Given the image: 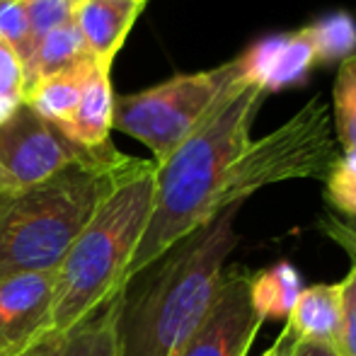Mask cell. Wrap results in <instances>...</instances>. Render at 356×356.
<instances>
[{
	"label": "cell",
	"mask_w": 356,
	"mask_h": 356,
	"mask_svg": "<svg viewBox=\"0 0 356 356\" xmlns=\"http://www.w3.org/2000/svg\"><path fill=\"white\" fill-rule=\"evenodd\" d=\"M240 207L216 213L117 293V356H175L209 315L238 248Z\"/></svg>",
	"instance_id": "obj_1"
},
{
	"label": "cell",
	"mask_w": 356,
	"mask_h": 356,
	"mask_svg": "<svg viewBox=\"0 0 356 356\" xmlns=\"http://www.w3.org/2000/svg\"><path fill=\"white\" fill-rule=\"evenodd\" d=\"M267 95L264 85L243 75L220 95L204 122L155 165L153 211L124 284L220 213V189L233 163L252 141L250 131Z\"/></svg>",
	"instance_id": "obj_2"
},
{
	"label": "cell",
	"mask_w": 356,
	"mask_h": 356,
	"mask_svg": "<svg viewBox=\"0 0 356 356\" xmlns=\"http://www.w3.org/2000/svg\"><path fill=\"white\" fill-rule=\"evenodd\" d=\"M136 158L112 143L54 177L17 189L0 202V279L56 272L75 238Z\"/></svg>",
	"instance_id": "obj_3"
},
{
	"label": "cell",
	"mask_w": 356,
	"mask_h": 356,
	"mask_svg": "<svg viewBox=\"0 0 356 356\" xmlns=\"http://www.w3.org/2000/svg\"><path fill=\"white\" fill-rule=\"evenodd\" d=\"M155 197V163L141 160L114 184L56 269L51 332L68 334L122 291Z\"/></svg>",
	"instance_id": "obj_4"
},
{
	"label": "cell",
	"mask_w": 356,
	"mask_h": 356,
	"mask_svg": "<svg viewBox=\"0 0 356 356\" xmlns=\"http://www.w3.org/2000/svg\"><path fill=\"white\" fill-rule=\"evenodd\" d=\"M339 158L332 131V112L323 95H313L289 122L267 134L233 163L218 197V211L243 207L254 192L289 179H320Z\"/></svg>",
	"instance_id": "obj_5"
},
{
	"label": "cell",
	"mask_w": 356,
	"mask_h": 356,
	"mask_svg": "<svg viewBox=\"0 0 356 356\" xmlns=\"http://www.w3.org/2000/svg\"><path fill=\"white\" fill-rule=\"evenodd\" d=\"M245 75L243 56L199 73H179L141 92L114 97V129L141 141L163 163L199 124L220 95Z\"/></svg>",
	"instance_id": "obj_6"
},
{
	"label": "cell",
	"mask_w": 356,
	"mask_h": 356,
	"mask_svg": "<svg viewBox=\"0 0 356 356\" xmlns=\"http://www.w3.org/2000/svg\"><path fill=\"white\" fill-rule=\"evenodd\" d=\"M92 153L73 143L56 124L42 119L24 102L0 124V165L22 189L54 177Z\"/></svg>",
	"instance_id": "obj_7"
},
{
	"label": "cell",
	"mask_w": 356,
	"mask_h": 356,
	"mask_svg": "<svg viewBox=\"0 0 356 356\" xmlns=\"http://www.w3.org/2000/svg\"><path fill=\"white\" fill-rule=\"evenodd\" d=\"M250 274L240 264L225 267L211 310L175 356H248L264 325L250 300Z\"/></svg>",
	"instance_id": "obj_8"
},
{
	"label": "cell",
	"mask_w": 356,
	"mask_h": 356,
	"mask_svg": "<svg viewBox=\"0 0 356 356\" xmlns=\"http://www.w3.org/2000/svg\"><path fill=\"white\" fill-rule=\"evenodd\" d=\"M56 272L0 279V356H19L51 332Z\"/></svg>",
	"instance_id": "obj_9"
},
{
	"label": "cell",
	"mask_w": 356,
	"mask_h": 356,
	"mask_svg": "<svg viewBox=\"0 0 356 356\" xmlns=\"http://www.w3.org/2000/svg\"><path fill=\"white\" fill-rule=\"evenodd\" d=\"M240 56L245 61V78L257 80L267 92L300 83L318 63H323L310 24L282 37L262 39Z\"/></svg>",
	"instance_id": "obj_10"
},
{
	"label": "cell",
	"mask_w": 356,
	"mask_h": 356,
	"mask_svg": "<svg viewBox=\"0 0 356 356\" xmlns=\"http://www.w3.org/2000/svg\"><path fill=\"white\" fill-rule=\"evenodd\" d=\"M145 5L114 3V0H83L73 10V22L85 42L90 58L97 66L112 68L119 49L136 24Z\"/></svg>",
	"instance_id": "obj_11"
},
{
	"label": "cell",
	"mask_w": 356,
	"mask_h": 356,
	"mask_svg": "<svg viewBox=\"0 0 356 356\" xmlns=\"http://www.w3.org/2000/svg\"><path fill=\"white\" fill-rule=\"evenodd\" d=\"M286 327L300 342H318L337 352L342 327V286L313 284L300 291Z\"/></svg>",
	"instance_id": "obj_12"
},
{
	"label": "cell",
	"mask_w": 356,
	"mask_h": 356,
	"mask_svg": "<svg viewBox=\"0 0 356 356\" xmlns=\"http://www.w3.org/2000/svg\"><path fill=\"white\" fill-rule=\"evenodd\" d=\"M112 68L97 66L83 90L78 107L68 124L61 129L73 143L85 150H97L109 145V134L114 129V90L109 80Z\"/></svg>",
	"instance_id": "obj_13"
},
{
	"label": "cell",
	"mask_w": 356,
	"mask_h": 356,
	"mask_svg": "<svg viewBox=\"0 0 356 356\" xmlns=\"http://www.w3.org/2000/svg\"><path fill=\"white\" fill-rule=\"evenodd\" d=\"M95 68H97V63L92 58H83V61H78L66 71L51 75V78H44L42 83L27 90L24 104L29 109H34L42 119L63 129L68 124V119H71V114L75 112V107H78L83 90Z\"/></svg>",
	"instance_id": "obj_14"
},
{
	"label": "cell",
	"mask_w": 356,
	"mask_h": 356,
	"mask_svg": "<svg viewBox=\"0 0 356 356\" xmlns=\"http://www.w3.org/2000/svg\"><path fill=\"white\" fill-rule=\"evenodd\" d=\"M300 291H303V277L286 259L250 274V300L262 323L267 320L286 323Z\"/></svg>",
	"instance_id": "obj_15"
},
{
	"label": "cell",
	"mask_w": 356,
	"mask_h": 356,
	"mask_svg": "<svg viewBox=\"0 0 356 356\" xmlns=\"http://www.w3.org/2000/svg\"><path fill=\"white\" fill-rule=\"evenodd\" d=\"M83 58H90L85 42L80 37L75 22H66L63 27L49 32L47 37H42L34 44L29 58L22 63L24 68V88H34L37 83H42L44 78L66 71V68L75 66ZM24 90V95H27Z\"/></svg>",
	"instance_id": "obj_16"
},
{
	"label": "cell",
	"mask_w": 356,
	"mask_h": 356,
	"mask_svg": "<svg viewBox=\"0 0 356 356\" xmlns=\"http://www.w3.org/2000/svg\"><path fill=\"white\" fill-rule=\"evenodd\" d=\"M114 315H117V296L95 310L78 327L63 334V356H117Z\"/></svg>",
	"instance_id": "obj_17"
},
{
	"label": "cell",
	"mask_w": 356,
	"mask_h": 356,
	"mask_svg": "<svg viewBox=\"0 0 356 356\" xmlns=\"http://www.w3.org/2000/svg\"><path fill=\"white\" fill-rule=\"evenodd\" d=\"M330 112L339 153L356 155V54L339 63Z\"/></svg>",
	"instance_id": "obj_18"
},
{
	"label": "cell",
	"mask_w": 356,
	"mask_h": 356,
	"mask_svg": "<svg viewBox=\"0 0 356 356\" xmlns=\"http://www.w3.org/2000/svg\"><path fill=\"white\" fill-rule=\"evenodd\" d=\"M310 29H313V37L315 44H318L320 61L323 63H342L344 58L356 54V24L349 15H330V17L310 24Z\"/></svg>",
	"instance_id": "obj_19"
},
{
	"label": "cell",
	"mask_w": 356,
	"mask_h": 356,
	"mask_svg": "<svg viewBox=\"0 0 356 356\" xmlns=\"http://www.w3.org/2000/svg\"><path fill=\"white\" fill-rule=\"evenodd\" d=\"M325 202L332 213L356 220V155L339 153L325 177Z\"/></svg>",
	"instance_id": "obj_20"
},
{
	"label": "cell",
	"mask_w": 356,
	"mask_h": 356,
	"mask_svg": "<svg viewBox=\"0 0 356 356\" xmlns=\"http://www.w3.org/2000/svg\"><path fill=\"white\" fill-rule=\"evenodd\" d=\"M24 8H27V17H29L32 49L49 32L71 22L75 10L71 0H24Z\"/></svg>",
	"instance_id": "obj_21"
},
{
	"label": "cell",
	"mask_w": 356,
	"mask_h": 356,
	"mask_svg": "<svg viewBox=\"0 0 356 356\" xmlns=\"http://www.w3.org/2000/svg\"><path fill=\"white\" fill-rule=\"evenodd\" d=\"M0 39L17 51L19 61H27L32 54L27 8L19 0H0Z\"/></svg>",
	"instance_id": "obj_22"
},
{
	"label": "cell",
	"mask_w": 356,
	"mask_h": 356,
	"mask_svg": "<svg viewBox=\"0 0 356 356\" xmlns=\"http://www.w3.org/2000/svg\"><path fill=\"white\" fill-rule=\"evenodd\" d=\"M24 68L17 51L0 39V102H24Z\"/></svg>",
	"instance_id": "obj_23"
},
{
	"label": "cell",
	"mask_w": 356,
	"mask_h": 356,
	"mask_svg": "<svg viewBox=\"0 0 356 356\" xmlns=\"http://www.w3.org/2000/svg\"><path fill=\"white\" fill-rule=\"evenodd\" d=\"M342 286V327H339V356H356V264H352Z\"/></svg>",
	"instance_id": "obj_24"
},
{
	"label": "cell",
	"mask_w": 356,
	"mask_h": 356,
	"mask_svg": "<svg viewBox=\"0 0 356 356\" xmlns=\"http://www.w3.org/2000/svg\"><path fill=\"white\" fill-rule=\"evenodd\" d=\"M318 228L325 238H330L337 248H342L344 252L352 257V262L356 264V220L342 218V216L327 211V213L320 216Z\"/></svg>",
	"instance_id": "obj_25"
},
{
	"label": "cell",
	"mask_w": 356,
	"mask_h": 356,
	"mask_svg": "<svg viewBox=\"0 0 356 356\" xmlns=\"http://www.w3.org/2000/svg\"><path fill=\"white\" fill-rule=\"evenodd\" d=\"M19 356H63V337L49 332L47 337H42L37 344H32L27 352H22Z\"/></svg>",
	"instance_id": "obj_26"
},
{
	"label": "cell",
	"mask_w": 356,
	"mask_h": 356,
	"mask_svg": "<svg viewBox=\"0 0 356 356\" xmlns=\"http://www.w3.org/2000/svg\"><path fill=\"white\" fill-rule=\"evenodd\" d=\"M289 356H339L334 352L332 347H325V344H318V342H300L296 339L293 347H291Z\"/></svg>",
	"instance_id": "obj_27"
},
{
	"label": "cell",
	"mask_w": 356,
	"mask_h": 356,
	"mask_svg": "<svg viewBox=\"0 0 356 356\" xmlns=\"http://www.w3.org/2000/svg\"><path fill=\"white\" fill-rule=\"evenodd\" d=\"M293 342H296V337L291 334V330L286 327V323H284V330L279 332V337L274 339V344L262 356H289L291 347H293Z\"/></svg>",
	"instance_id": "obj_28"
},
{
	"label": "cell",
	"mask_w": 356,
	"mask_h": 356,
	"mask_svg": "<svg viewBox=\"0 0 356 356\" xmlns=\"http://www.w3.org/2000/svg\"><path fill=\"white\" fill-rule=\"evenodd\" d=\"M17 189H22L17 182H15L13 177H10V172L8 170L0 165V202H3L5 197H10V194H15Z\"/></svg>",
	"instance_id": "obj_29"
},
{
	"label": "cell",
	"mask_w": 356,
	"mask_h": 356,
	"mask_svg": "<svg viewBox=\"0 0 356 356\" xmlns=\"http://www.w3.org/2000/svg\"><path fill=\"white\" fill-rule=\"evenodd\" d=\"M114 3H134V5H145L148 0H114Z\"/></svg>",
	"instance_id": "obj_30"
},
{
	"label": "cell",
	"mask_w": 356,
	"mask_h": 356,
	"mask_svg": "<svg viewBox=\"0 0 356 356\" xmlns=\"http://www.w3.org/2000/svg\"><path fill=\"white\" fill-rule=\"evenodd\" d=\"M71 3H73V8H78V5L83 3V0H71Z\"/></svg>",
	"instance_id": "obj_31"
},
{
	"label": "cell",
	"mask_w": 356,
	"mask_h": 356,
	"mask_svg": "<svg viewBox=\"0 0 356 356\" xmlns=\"http://www.w3.org/2000/svg\"><path fill=\"white\" fill-rule=\"evenodd\" d=\"M19 3H24V0H19Z\"/></svg>",
	"instance_id": "obj_32"
}]
</instances>
